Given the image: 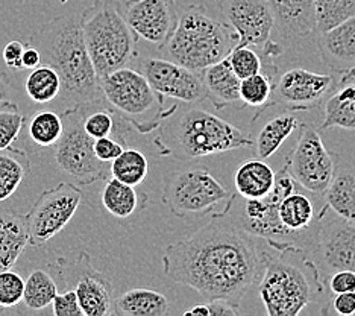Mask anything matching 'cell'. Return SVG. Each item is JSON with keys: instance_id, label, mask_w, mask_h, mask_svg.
<instances>
[{"instance_id": "1", "label": "cell", "mask_w": 355, "mask_h": 316, "mask_svg": "<svg viewBox=\"0 0 355 316\" xmlns=\"http://www.w3.org/2000/svg\"><path fill=\"white\" fill-rule=\"evenodd\" d=\"M260 239L223 217L164 249L163 269L168 278L199 292L207 299H225L240 307L261 277L264 253Z\"/></svg>"}, {"instance_id": "2", "label": "cell", "mask_w": 355, "mask_h": 316, "mask_svg": "<svg viewBox=\"0 0 355 316\" xmlns=\"http://www.w3.org/2000/svg\"><path fill=\"white\" fill-rule=\"evenodd\" d=\"M42 63L53 67L61 78V97L70 107L98 102L102 97L99 76L84 42L80 14L60 15L31 35Z\"/></svg>"}, {"instance_id": "3", "label": "cell", "mask_w": 355, "mask_h": 316, "mask_svg": "<svg viewBox=\"0 0 355 316\" xmlns=\"http://www.w3.org/2000/svg\"><path fill=\"white\" fill-rule=\"evenodd\" d=\"M269 248L258 280L264 310L269 316H297L325 292L319 266L302 248Z\"/></svg>"}, {"instance_id": "4", "label": "cell", "mask_w": 355, "mask_h": 316, "mask_svg": "<svg viewBox=\"0 0 355 316\" xmlns=\"http://www.w3.org/2000/svg\"><path fill=\"white\" fill-rule=\"evenodd\" d=\"M161 124L153 144L159 156L191 161L228 151L252 148V139L228 120L199 108L182 111Z\"/></svg>"}, {"instance_id": "5", "label": "cell", "mask_w": 355, "mask_h": 316, "mask_svg": "<svg viewBox=\"0 0 355 316\" xmlns=\"http://www.w3.org/2000/svg\"><path fill=\"white\" fill-rule=\"evenodd\" d=\"M239 44V37L225 22L216 20L202 5H190L178 15L168 43L161 49L181 66L195 72L222 61Z\"/></svg>"}, {"instance_id": "6", "label": "cell", "mask_w": 355, "mask_h": 316, "mask_svg": "<svg viewBox=\"0 0 355 316\" xmlns=\"http://www.w3.org/2000/svg\"><path fill=\"white\" fill-rule=\"evenodd\" d=\"M84 42L98 76L129 67L139 58V37L129 26L122 0H93L80 14Z\"/></svg>"}, {"instance_id": "7", "label": "cell", "mask_w": 355, "mask_h": 316, "mask_svg": "<svg viewBox=\"0 0 355 316\" xmlns=\"http://www.w3.org/2000/svg\"><path fill=\"white\" fill-rule=\"evenodd\" d=\"M99 87L108 107L140 134L155 131L178 110L176 103L164 107V96L132 67H120L101 76Z\"/></svg>"}, {"instance_id": "8", "label": "cell", "mask_w": 355, "mask_h": 316, "mask_svg": "<svg viewBox=\"0 0 355 316\" xmlns=\"http://www.w3.org/2000/svg\"><path fill=\"white\" fill-rule=\"evenodd\" d=\"M161 201L176 217H213L214 210L220 206L231 212L236 194L230 193L208 167L195 166L166 176Z\"/></svg>"}, {"instance_id": "9", "label": "cell", "mask_w": 355, "mask_h": 316, "mask_svg": "<svg viewBox=\"0 0 355 316\" xmlns=\"http://www.w3.org/2000/svg\"><path fill=\"white\" fill-rule=\"evenodd\" d=\"M64 129L55 148V161L61 172L67 174L75 181L90 185L105 180L110 172L108 163L96 157L94 139L84 129L83 107H69L61 115Z\"/></svg>"}, {"instance_id": "10", "label": "cell", "mask_w": 355, "mask_h": 316, "mask_svg": "<svg viewBox=\"0 0 355 316\" xmlns=\"http://www.w3.org/2000/svg\"><path fill=\"white\" fill-rule=\"evenodd\" d=\"M83 197V190L71 183H60L40 193L31 212L25 216L29 245L44 247L66 228L78 212Z\"/></svg>"}, {"instance_id": "11", "label": "cell", "mask_w": 355, "mask_h": 316, "mask_svg": "<svg viewBox=\"0 0 355 316\" xmlns=\"http://www.w3.org/2000/svg\"><path fill=\"white\" fill-rule=\"evenodd\" d=\"M337 153L328 151L316 128L301 125V135L284 166L293 180L316 197L325 194L336 169Z\"/></svg>"}, {"instance_id": "12", "label": "cell", "mask_w": 355, "mask_h": 316, "mask_svg": "<svg viewBox=\"0 0 355 316\" xmlns=\"http://www.w3.org/2000/svg\"><path fill=\"white\" fill-rule=\"evenodd\" d=\"M53 269L69 289L76 292L84 316H107L114 313L112 283L96 269L92 257L87 253H79L75 262L58 258Z\"/></svg>"}, {"instance_id": "13", "label": "cell", "mask_w": 355, "mask_h": 316, "mask_svg": "<svg viewBox=\"0 0 355 316\" xmlns=\"http://www.w3.org/2000/svg\"><path fill=\"white\" fill-rule=\"evenodd\" d=\"M337 85L334 75L290 69L273 84L270 105H281L286 111H310L318 108Z\"/></svg>"}, {"instance_id": "14", "label": "cell", "mask_w": 355, "mask_h": 316, "mask_svg": "<svg viewBox=\"0 0 355 316\" xmlns=\"http://www.w3.org/2000/svg\"><path fill=\"white\" fill-rule=\"evenodd\" d=\"M314 249L328 272H355V222L336 215L325 204L319 212Z\"/></svg>"}, {"instance_id": "15", "label": "cell", "mask_w": 355, "mask_h": 316, "mask_svg": "<svg viewBox=\"0 0 355 316\" xmlns=\"http://www.w3.org/2000/svg\"><path fill=\"white\" fill-rule=\"evenodd\" d=\"M140 72L146 76L153 90L164 97L185 103H199L208 97L202 72H195L163 58L143 61Z\"/></svg>"}, {"instance_id": "16", "label": "cell", "mask_w": 355, "mask_h": 316, "mask_svg": "<svg viewBox=\"0 0 355 316\" xmlns=\"http://www.w3.org/2000/svg\"><path fill=\"white\" fill-rule=\"evenodd\" d=\"M219 10L223 22L237 34L239 44L261 51L272 40L275 22L268 0H219Z\"/></svg>"}, {"instance_id": "17", "label": "cell", "mask_w": 355, "mask_h": 316, "mask_svg": "<svg viewBox=\"0 0 355 316\" xmlns=\"http://www.w3.org/2000/svg\"><path fill=\"white\" fill-rule=\"evenodd\" d=\"M123 14L139 38L163 49L178 23L175 0H126Z\"/></svg>"}, {"instance_id": "18", "label": "cell", "mask_w": 355, "mask_h": 316, "mask_svg": "<svg viewBox=\"0 0 355 316\" xmlns=\"http://www.w3.org/2000/svg\"><path fill=\"white\" fill-rule=\"evenodd\" d=\"M281 40L287 43L318 34L314 0H268Z\"/></svg>"}, {"instance_id": "19", "label": "cell", "mask_w": 355, "mask_h": 316, "mask_svg": "<svg viewBox=\"0 0 355 316\" xmlns=\"http://www.w3.org/2000/svg\"><path fill=\"white\" fill-rule=\"evenodd\" d=\"M318 47L328 69L338 76L355 69V15L318 34Z\"/></svg>"}, {"instance_id": "20", "label": "cell", "mask_w": 355, "mask_h": 316, "mask_svg": "<svg viewBox=\"0 0 355 316\" xmlns=\"http://www.w3.org/2000/svg\"><path fill=\"white\" fill-rule=\"evenodd\" d=\"M324 197L336 215L355 222V158L345 160L337 153L334 174Z\"/></svg>"}, {"instance_id": "21", "label": "cell", "mask_w": 355, "mask_h": 316, "mask_svg": "<svg viewBox=\"0 0 355 316\" xmlns=\"http://www.w3.org/2000/svg\"><path fill=\"white\" fill-rule=\"evenodd\" d=\"M28 245L25 216L14 210H0V272L12 269Z\"/></svg>"}, {"instance_id": "22", "label": "cell", "mask_w": 355, "mask_h": 316, "mask_svg": "<svg viewBox=\"0 0 355 316\" xmlns=\"http://www.w3.org/2000/svg\"><path fill=\"white\" fill-rule=\"evenodd\" d=\"M207 96L211 99L217 110H223L231 105L241 103L240 83L241 79L232 72L227 58L211 64L202 72Z\"/></svg>"}, {"instance_id": "23", "label": "cell", "mask_w": 355, "mask_h": 316, "mask_svg": "<svg viewBox=\"0 0 355 316\" xmlns=\"http://www.w3.org/2000/svg\"><path fill=\"white\" fill-rule=\"evenodd\" d=\"M275 178V170L264 160L254 158L237 167L234 174V185L243 199H260L272 192Z\"/></svg>"}, {"instance_id": "24", "label": "cell", "mask_w": 355, "mask_h": 316, "mask_svg": "<svg viewBox=\"0 0 355 316\" xmlns=\"http://www.w3.org/2000/svg\"><path fill=\"white\" fill-rule=\"evenodd\" d=\"M278 67L272 60H263L261 72L241 79L240 83V99L241 105L251 108H258L254 116V122L270 107L273 84H275Z\"/></svg>"}, {"instance_id": "25", "label": "cell", "mask_w": 355, "mask_h": 316, "mask_svg": "<svg viewBox=\"0 0 355 316\" xmlns=\"http://www.w3.org/2000/svg\"><path fill=\"white\" fill-rule=\"evenodd\" d=\"M168 299L153 289H129L114 299V315L119 316H166Z\"/></svg>"}, {"instance_id": "26", "label": "cell", "mask_w": 355, "mask_h": 316, "mask_svg": "<svg viewBox=\"0 0 355 316\" xmlns=\"http://www.w3.org/2000/svg\"><path fill=\"white\" fill-rule=\"evenodd\" d=\"M101 201L103 208L111 216L117 219H128L144 207L146 194L140 193L134 185L125 184L111 176L103 185Z\"/></svg>"}, {"instance_id": "27", "label": "cell", "mask_w": 355, "mask_h": 316, "mask_svg": "<svg viewBox=\"0 0 355 316\" xmlns=\"http://www.w3.org/2000/svg\"><path fill=\"white\" fill-rule=\"evenodd\" d=\"M343 128L355 131V83L338 84L324 105L322 129Z\"/></svg>"}, {"instance_id": "28", "label": "cell", "mask_w": 355, "mask_h": 316, "mask_svg": "<svg viewBox=\"0 0 355 316\" xmlns=\"http://www.w3.org/2000/svg\"><path fill=\"white\" fill-rule=\"evenodd\" d=\"M297 126H300V120L292 115V111L269 119L258 131L255 142H252L257 158H270L282 143L296 131Z\"/></svg>"}, {"instance_id": "29", "label": "cell", "mask_w": 355, "mask_h": 316, "mask_svg": "<svg viewBox=\"0 0 355 316\" xmlns=\"http://www.w3.org/2000/svg\"><path fill=\"white\" fill-rule=\"evenodd\" d=\"M31 170L25 151L8 148L0 151V202L10 199Z\"/></svg>"}, {"instance_id": "30", "label": "cell", "mask_w": 355, "mask_h": 316, "mask_svg": "<svg viewBox=\"0 0 355 316\" xmlns=\"http://www.w3.org/2000/svg\"><path fill=\"white\" fill-rule=\"evenodd\" d=\"M110 174L116 180L137 188L146 180L149 161L139 149L125 148L123 152L110 163Z\"/></svg>"}, {"instance_id": "31", "label": "cell", "mask_w": 355, "mask_h": 316, "mask_svg": "<svg viewBox=\"0 0 355 316\" xmlns=\"http://www.w3.org/2000/svg\"><path fill=\"white\" fill-rule=\"evenodd\" d=\"M56 294H58V286H56L52 275L44 269H35L25 280L23 303H25L26 309L40 312L52 304Z\"/></svg>"}, {"instance_id": "32", "label": "cell", "mask_w": 355, "mask_h": 316, "mask_svg": "<svg viewBox=\"0 0 355 316\" xmlns=\"http://www.w3.org/2000/svg\"><path fill=\"white\" fill-rule=\"evenodd\" d=\"M25 90L37 103L55 101L61 94V78L58 72L47 64H40L38 67L32 69L26 78Z\"/></svg>"}, {"instance_id": "33", "label": "cell", "mask_w": 355, "mask_h": 316, "mask_svg": "<svg viewBox=\"0 0 355 316\" xmlns=\"http://www.w3.org/2000/svg\"><path fill=\"white\" fill-rule=\"evenodd\" d=\"M64 124L61 115L55 111H40L32 116L28 124V133L31 140L40 148H53L62 135Z\"/></svg>"}, {"instance_id": "34", "label": "cell", "mask_w": 355, "mask_h": 316, "mask_svg": "<svg viewBox=\"0 0 355 316\" xmlns=\"http://www.w3.org/2000/svg\"><path fill=\"white\" fill-rule=\"evenodd\" d=\"M316 31H329L355 15V0H314Z\"/></svg>"}, {"instance_id": "35", "label": "cell", "mask_w": 355, "mask_h": 316, "mask_svg": "<svg viewBox=\"0 0 355 316\" xmlns=\"http://www.w3.org/2000/svg\"><path fill=\"white\" fill-rule=\"evenodd\" d=\"M26 125V116L19 111L14 102L0 103V151L11 148Z\"/></svg>"}, {"instance_id": "36", "label": "cell", "mask_w": 355, "mask_h": 316, "mask_svg": "<svg viewBox=\"0 0 355 316\" xmlns=\"http://www.w3.org/2000/svg\"><path fill=\"white\" fill-rule=\"evenodd\" d=\"M228 61L231 64L232 72L240 79L252 76L263 69L261 55H258L255 49L248 44H237L234 47L228 55Z\"/></svg>"}, {"instance_id": "37", "label": "cell", "mask_w": 355, "mask_h": 316, "mask_svg": "<svg viewBox=\"0 0 355 316\" xmlns=\"http://www.w3.org/2000/svg\"><path fill=\"white\" fill-rule=\"evenodd\" d=\"M25 292V280L20 274L12 269L0 272V307L2 309H12L23 301Z\"/></svg>"}, {"instance_id": "38", "label": "cell", "mask_w": 355, "mask_h": 316, "mask_svg": "<svg viewBox=\"0 0 355 316\" xmlns=\"http://www.w3.org/2000/svg\"><path fill=\"white\" fill-rule=\"evenodd\" d=\"M51 306L55 316H84L78 301V295L73 289L67 288L62 292L58 290Z\"/></svg>"}, {"instance_id": "39", "label": "cell", "mask_w": 355, "mask_h": 316, "mask_svg": "<svg viewBox=\"0 0 355 316\" xmlns=\"http://www.w3.org/2000/svg\"><path fill=\"white\" fill-rule=\"evenodd\" d=\"M126 146L112 135L102 137V139H96L94 144H93L96 157H98L102 163H108V165L112 160L117 158L120 153L123 152Z\"/></svg>"}, {"instance_id": "40", "label": "cell", "mask_w": 355, "mask_h": 316, "mask_svg": "<svg viewBox=\"0 0 355 316\" xmlns=\"http://www.w3.org/2000/svg\"><path fill=\"white\" fill-rule=\"evenodd\" d=\"M327 285L331 294H340V292H352L355 290V272L342 269L331 272L327 278Z\"/></svg>"}, {"instance_id": "41", "label": "cell", "mask_w": 355, "mask_h": 316, "mask_svg": "<svg viewBox=\"0 0 355 316\" xmlns=\"http://www.w3.org/2000/svg\"><path fill=\"white\" fill-rule=\"evenodd\" d=\"M329 304L333 307V312L338 315L342 316L355 315V290L333 294V298H331Z\"/></svg>"}, {"instance_id": "42", "label": "cell", "mask_w": 355, "mask_h": 316, "mask_svg": "<svg viewBox=\"0 0 355 316\" xmlns=\"http://www.w3.org/2000/svg\"><path fill=\"white\" fill-rule=\"evenodd\" d=\"M23 49H25V43L17 42H10L3 47V61L6 64L8 69L11 70H21L23 69V63H21V55H23Z\"/></svg>"}, {"instance_id": "43", "label": "cell", "mask_w": 355, "mask_h": 316, "mask_svg": "<svg viewBox=\"0 0 355 316\" xmlns=\"http://www.w3.org/2000/svg\"><path fill=\"white\" fill-rule=\"evenodd\" d=\"M209 316H237L240 309L237 306H232L225 299H208Z\"/></svg>"}, {"instance_id": "44", "label": "cell", "mask_w": 355, "mask_h": 316, "mask_svg": "<svg viewBox=\"0 0 355 316\" xmlns=\"http://www.w3.org/2000/svg\"><path fill=\"white\" fill-rule=\"evenodd\" d=\"M21 63H23V69L32 70L38 67L42 64V55H40L38 49L31 46L29 43L25 44V49H23V55H21Z\"/></svg>"}, {"instance_id": "45", "label": "cell", "mask_w": 355, "mask_h": 316, "mask_svg": "<svg viewBox=\"0 0 355 316\" xmlns=\"http://www.w3.org/2000/svg\"><path fill=\"white\" fill-rule=\"evenodd\" d=\"M11 101V84L5 73L0 72V103Z\"/></svg>"}, {"instance_id": "46", "label": "cell", "mask_w": 355, "mask_h": 316, "mask_svg": "<svg viewBox=\"0 0 355 316\" xmlns=\"http://www.w3.org/2000/svg\"><path fill=\"white\" fill-rule=\"evenodd\" d=\"M184 315H195V316H209V307L208 303L204 304H196L195 307H191L190 310L185 312Z\"/></svg>"}, {"instance_id": "47", "label": "cell", "mask_w": 355, "mask_h": 316, "mask_svg": "<svg viewBox=\"0 0 355 316\" xmlns=\"http://www.w3.org/2000/svg\"><path fill=\"white\" fill-rule=\"evenodd\" d=\"M355 79V69L351 70L349 73H346V75L340 76V79H338V84H345V83H349V81Z\"/></svg>"}, {"instance_id": "48", "label": "cell", "mask_w": 355, "mask_h": 316, "mask_svg": "<svg viewBox=\"0 0 355 316\" xmlns=\"http://www.w3.org/2000/svg\"><path fill=\"white\" fill-rule=\"evenodd\" d=\"M69 2V0H61V3H67Z\"/></svg>"}]
</instances>
